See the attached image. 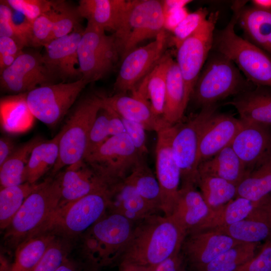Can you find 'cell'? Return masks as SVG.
Returning <instances> with one entry per match:
<instances>
[{"label":"cell","mask_w":271,"mask_h":271,"mask_svg":"<svg viewBox=\"0 0 271 271\" xmlns=\"http://www.w3.org/2000/svg\"><path fill=\"white\" fill-rule=\"evenodd\" d=\"M187 233L171 216L157 213L136 223L118 262L156 267L181 252Z\"/></svg>","instance_id":"1"},{"label":"cell","mask_w":271,"mask_h":271,"mask_svg":"<svg viewBox=\"0 0 271 271\" xmlns=\"http://www.w3.org/2000/svg\"><path fill=\"white\" fill-rule=\"evenodd\" d=\"M244 2H236L227 26L214 36L217 52L230 60L250 83L271 88V57L261 48L237 35L235 25Z\"/></svg>","instance_id":"2"},{"label":"cell","mask_w":271,"mask_h":271,"mask_svg":"<svg viewBox=\"0 0 271 271\" xmlns=\"http://www.w3.org/2000/svg\"><path fill=\"white\" fill-rule=\"evenodd\" d=\"M61 190L58 177L48 178L26 199L5 230L4 239L16 248L35 235L58 209Z\"/></svg>","instance_id":"3"},{"label":"cell","mask_w":271,"mask_h":271,"mask_svg":"<svg viewBox=\"0 0 271 271\" xmlns=\"http://www.w3.org/2000/svg\"><path fill=\"white\" fill-rule=\"evenodd\" d=\"M135 224L120 214L108 212L82 234L83 257L99 268L117 263Z\"/></svg>","instance_id":"4"},{"label":"cell","mask_w":271,"mask_h":271,"mask_svg":"<svg viewBox=\"0 0 271 271\" xmlns=\"http://www.w3.org/2000/svg\"><path fill=\"white\" fill-rule=\"evenodd\" d=\"M110 187L58 207L35 235L48 232L67 238L83 234L108 212Z\"/></svg>","instance_id":"5"},{"label":"cell","mask_w":271,"mask_h":271,"mask_svg":"<svg viewBox=\"0 0 271 271\" xmlns=\"http://www.w3.org/2000/svg\"><path fill=\"white\" fill-rule=\"evenodd\" d=\"M249 83L230 60L217 52L203 67L192 96L202 108L215 105L227 97L248 89Z\"/></svg>","instance_id":"6"},{"label":"cell","mask_w":271,"mask_h":271,"mask_svg":"<svg viewBox=\"0 0 271 271\" xmlns=\"http://www.w3.org/2000/svg\"><path fill=\"white\" fill-rule=\"evenodd\" d=\"M164 30L163 1L129 0L121 26L113 35L122 59L139 43Z\"/></svg>","instance_id":"7"},{"label":"cell","mask_w":271,"mask_h":271,"mask_svg":"<svg viewBox=\"0 0 271 271\" xmlns=\"http://www.w3.org/2000/svg\"><path fill=\"white\" fill-rule=\"evenodd\" d=\"M100 95L82 100L75 107L66 123L59 143L57 161L52 169L55 175L63 168L83 160L92 124L101 107Z\"/></svg>","instance_id":"8"},{"label":"cell","mask_w":271,"mask_h":271,"mask_svg":"<svg viewBox=\"0 0 271 271\" xmlns=\"http://www.w3.org/2000/svg\"><path fill=\"white\" fill-rule=\"evenodd\" d=\"M79 70L89 83L103 78L113 69L120 56L113 35L87 22L78 46Z\"/></svg>","instance_id":"9"},{"label":"cell","mask_w":271,"mask_h":271,"mask_svg":"<svg viewBox=\"0 0 271 271\" xmlns=\"http://www.w3.org/2000/svg\"><path fill=\"white\" fill-rule=\"evenodd\" d=\"M89 82L81 78L71 82L39 86L26 93L33 116L50 127L57 125Z\"/></svg>","instance_id":"10"},{"label":"cell","mask_w":271,"mask_h":271,"mask_svg":"<svg viewBox=\"0 0 271 271\" xmlns=\"http://www.w3.org/2000/svg\"><path fill=\"white\" fill-rule=\"evenodd\" d=\"M143 158L124 133L110 137L83 160L112 185L123 180Z\"/></svg>","instance_id":"11"},{"label":"cell","mask_w":271,"mask_h":271,"mask_svg":"<svg viewBox=\"0 0 271 271\" xmlns=\"http://www.w3.org/2000/svg\"><path fill=\"white\" fill-rule=\"evenodd\" d=\"M219 15L218 11L211 13L197 30L177 48L176 62L184 82L188 103L213 47L215 28Z\"/></svg>","instance_id":"12"},{"label":"cell","mask_w":271,"mask_h":271,"mask_svg":"<svg viewBox=\"0 0 271 271\" xmlns=\"http://www.w3.org/2000/svg\"><path fill=\"white\" fill-rule=\"evenodd\" d=\"M216 105L203 107L187 122L177 124L172 151L181 171V185L190 184L197 186L200 139L208 122L216 113Z\"/></svg>","instance_id":"13"},{"label":"cell","mask_w":271,"mask_h":271,"mask_svg":"<svg viewBox=\"0 0 271 271\" xmlns=\"http://www.w3.org/2000/svg\"><path fill=\"white\" fill-rule=\"evenodd\" d=\"M167 42L166 31L143 47H137L122 59L114 84L115 93H132L165 54Z\"/></svg>","instance_id":"14"},{"label":"cell","mask_w":271,"mask_h":271,"mask_svg":"<svg viewBox=\"0 0 271 271\" xmlns=\"http://www.w3.org/2000/svg\"><path fill=\"white\" fill-rule=\"evenodd\" d=\"M177 124L167 126L157 133L156 169L162 196V211L171 216L177 202L181 182L180 170L174 159L172 142Z\"/></svg>","instance_id":"15"},{"label":"cell","mask_w":271,"mask_h":271,"mask_svg":"<svg viewBox=\"0 0 271 271\" xmlns=\"http://www.w3.org/2000/svg\"><path fill=\"white\" fill-rule=\"evenodd\" d=\"M0 73L1 90L18 94L53 84L56 78L45 65L43 55L37 52H23Z\"/></svg>","instance_id":"16"},{"label":"cell","mask_w":271,"mask_h":271,"mask_svg":"<svg viewBox=\"0 0 271 271\" xmlns=\"http://www.w3.org/2000/svg\"><path fill=\"white\" fill-rule=\"evenodd\" d=\"M242 242L212 230L188 234L181 249L185 262L196 271L222 253Z\"/></svg>","instance_id":"17"},{"label":"cell","mask_w":271,"mask_h":271,"mask_svg":"<svg viewBox=\"0 0 271 271\" xmlns=\"http://www.w3.org/2000/svg\"><path fill=\"white\" fill-rule=\"evenodd\" d=\"M84 30L77 29L46 45L43 59L48 70L63 81L79 77L78 46Z\"/></svg>","instance_id":"18"},{"label":"cell","mask_w":271,"mask_h":271,"mask_svg":"<svg viewBox=\"0 0 271 271\" xmlns=\"http://www.w3.org/2000/svg\"><path fill=\"white\" fill-rule=\"evenodd\" d=\"M243 123L231 146L249 174L271 157V129L267 126Z\"/></svg>","instance_id":"19"},{"label":"cell","mask_w":271,"mask_h":271,"mask_svg":"<svg viewBox=\"0 0 271 271\" xmlns=\"http://www.w3.org/2000/svg\"><path fill=\"white\" fill-rule=\"evenodd\" d=\"M57 177L61 190L58 207L111 186L84 160L67 167Z\"/></svg>","instance_id":"20"},{"label":"cell","mask_w":271,"mask_h":271,"mask_svg":"<svg viewBox=\"0 0 271 271\" xmlns=\"http://www.w3.org/2000/svg\"><path fill=\"white\" fill-rule=\"evenodd\" d=\"M244 123L240 119L215 113L205 127L200 139L198 163L212 157L231 145Z\"/></svg>","instance_id":"21"},{"label":"cell","mask_w":271,"mask_h":271,"mask_svg":"<svg viewBox=\"0 0 271 271\" xmlns=\"http://www.w3.org/2000/svg\"><path fill=\"white\" fill-rule=\"evenodd\" d=\"M102 103L114 111L120 116L141 124L146 130L158 132L172 126L162 116L156 115L149 102L140 97L115 93L111 96L100 95Z\"/></svg>","instance_id":"22"},{"label":"cell","mask_w":271,"mask_h":271,"mask_svg":"<svg viewBox=\"0 0 271 271\" xmlns=\"http://www.w3.org/2000/svg\"><path fill=\"white\" fill-rule=\"evenodd\" d=\"M196 187L190 184L181 185L177 202L171 215L185 230L187 235L196 231L210 212Z\"/></svg>","instance_id":"23"},{"label":"cell","mask_w":271,"mask_h":271,"mask_svg":"<svg viewBox=\"0 0 271 271\" xmlns=\"http://www.w3.org/2000/svg\"><path fill=\"white\" fill-rule=\"evenodd\" d=\"M128 1L80 0L77 7L81 18L105 31L116 32L121 26Z\"/></svg>","instance_id":"24"},{"label":"cell","mask_w":271,"mask_h":271,"mask_svg":"<svg viewBox=\"0 0 271 271\" xmlns=\"http://www.w3.org/2000/svg\"><path fill=\"white\" fill-rule=\"evenodd\" d=\"M226 104L236 109L239 119L244 123L271 125V91L260 86L248 89Z\"/></svg>","instance_id":"25"},{"label":"cell","mask_w":271,"mask_h":271,"mask_svg":"<svg viewBox=\"0 0 271 271\" xmlns=\"http://www.w3.org/2000/svg\"><path fill=\"white\" fill-rule=\"evenodd\" d=\"M111 192L108 212L120 214L134 223L157 213L125 179L111 185Z\"/></svg>","instance_id":"26"},{"label":"cell","mask_w":271,"mask_h":271,"mask_svg":"<svg viewBox=\"0 0 271 271\" xmlns=\"http://www.w3.org/2000/svg\"><path fill=\"white\" fill-rule=\"evenodd\" d=\"M173 59L169 53H165L152 71L139 83L132 95L148 100L154 112L163 117L165 104L167 74Z\"/></svg>","instance_id":"27"},{"label":"cell","mask_w":271,"mask_h":271,"mask_svg":"<svg viewBox=\"0 0 271 271\" xmlns=\"http://www.w3.org/2000/svg\"><path fill=\"white\" fill-rule=\"evenodd\" d=\"M198 171V174L217 177L237 186L248 175L244 165L231 145L201 162Z\"/></svg>","instance_id":"28"},{"label":"cell","mask_w":271,"mask_h":271,"mask_svg":"<svg viewBox=\"0 0 271 271\" xmlns=\"http://www.w3.org/2000/svg\"><path fill=\"white\" fill-rule=\"evenodd\" d=\"M187 104L184 82L177 62L172 59L167 74L164 119L170 125H176L182 119Z\"/></svg>","instance_id":"29"},{"label":"cell","mask_w":271,"mask_h":271,"mask_svg":"<svg viewBox=\"0 0 271 271\" xmlns=\"http://www.w3.org/2000/svg\"><path fill=\"white\" fill-rule=\"evenodd\" d=\"M237 22L251 43L271 54V11L243 7Z\"/></svg>","instance_id":"30"},{"label":"cell","mask_w":271,"mask_h":271,"mask_svg":"<svg viewBox=\"0 0 271 271\" xmlns=\"http://www.w3.org/2000/svg\"><path fill=\"white\" fill-rule=\"evenodd\" d=\"M64 128L52 139L43 141L33 150L26 167L25 182L36 183L56 163L59 153V143Z\"/></svg>","instance_id":"31"},{"label":"cell","mask_w":271,"mask_h":271,"mask_svg":"<svg viewBox=\"0 0 271 271\" xmlns=\"http://www.w3.org/2000/svg\"><path fill=\"white\" fill-rule=\"evenodd\" d=\"M57 235L43 232L26 239L15 248L14 261L8 271H32Z\"/></svg>","instance_id":"32"},{"label":"cell","mask_w":271,"mask_h":271,"mask_svg":"<svg viewBox=\"0 0 271 271\" xmlns=\"http://www.w3.org/2000/svg\"><path fill=\"white\" fill-rule=\"evenodd\" d=\"M124 179L134 187L155 211H162L160 186L144 158L138 162Z\"/></svg>","instance_id":"33"},{"label":"cell","mask_w":271,"mask_h":271,"mask_svg":"<svg viewBox=\"0 0 271 271\" xmlns=\"http://www.w3.org/2000/svg\"><path fill=\"white\" fill-rule=\"evenodd\" d=\"M44 141L36 136L17 147L14 153L0 166L1 189L21 184L24 174L33 149Z\"/></svg>","instance_id":"34"},{"label":"cell","mask_w":271,"mask_h":271,"mask_svg":"<svg viewBox=\"0 0 271 271\" xmlns=\"http://www.w3.org/2000/svg\"><path fill=\"white\" fill-rule=\"evenodd\" d=\"M253 207V202L236 197L224 205L210 212L195 232L213 229L233 224L246 218Z\"/></svg>","instance_id":"35"},{"label":"cell","mask_w":271,"mask_h":271,"mask_svg":"<svg viewBox=\"0 0 271 271\" xmlns=\"http://www.w3.org/2000/svg\"><path fill=\"white\" fill-rule=\"evenodd\" d=\"M26 93L18 94L1 100V117L3 128L18 132L30 126L34 117L26 102Z\"/></svg>","instance_id":"36"},{"label":"cell","mask_w":271,"mask_h":271,"mask_svg":"<svg viewBox=\"0 0 271 271\" xmlns=\"http://www.w3.org/2000/svg\"><path fill=\"white\" fill-rule=\"evenodd\" d=\"M271 192V157L253 170L237 186V196L256 202Z\"/></svg>","instance_id":"37"},{"label":"cell","mask_w":271,"mask_h":271,"mask_svg":"<svg viewBox=\"0 0 271 271\" xmlns=\"http://www.w3.org/2000/svg\"><path fill=\"white\" fill-rule=\"evenodd\" d=\"M197 186L211 210L224 205L237 196V186L217 177L198 174Z\"/></svg>","instance_id":"38"},{"label":"cell","mask_w":271,"mask_h":271,"mask_svg":"<svg viewBox=\"0 0 271 271\" xmlns=\"http://www.w3.org/2000/svg\"><path fill=\"white\" fill-rule=\"evenodd\" d=\"M41 185L25 182L1 189L0 227L5 230L27 197Z\"/></svg>","instance_id":"39"},{"label":"cell","mask_w":271,"mask_h":271,"mask_svg":"<svg viewBox=\"0 0 271 271\" xmlns=\"http://www.w3.org/2000/svg\"><path fill=\"white\" fill-rule=\"evenodd\" d=\"M258 243L240 242L220 254L198 271H236L255 256Z\"/></svg>","instance_id":"40"},{"label":"cell","mask_w":271,"mask_h":271,"mask_svg":"<svg viewBox=\"0 0 271 271\" xmlns=\"http://www.w3.org/2000/svg\"><path fill=\"white\" fill-rule=\"evenodd\" d=\"M210 230L246 243H259L271 236V228L267 223L250 218Z\"/></svg>","instance_id":"41"},{"label":"cell","mask_w":271,"mask_h":271,"mask_svg":"<svg viewBox=\"0 0 271 271\" xmlns=\"http://www.w3.org/2000/svg\"><path fill=\"white\" fill-rule=\"evenodd\" d=\"M52 10L54 21L51 41L70 34L74 29H80L77 28L81 18L77 7L64 1H52Z\"/></svg>","instance_id":"42"},{"label":"cell","mask_w":271,"mask_h":271,"mask_svg":"<svg viewBox=\"0 0 271 271\" xmlns=\"http://www.w3.org/2000/svg\"><path fill=\"white\" fill-rule=\"evenodd\" d=\"M54 16L51 9L32 22L27 21L26 38L28 46L44 47L51 41Z\"/></svg>","instance_id":"43"},{"label":"cell","mask_w":271,"mask_h":271,"mask_svg":"<svg viewBox=\"0 0 271 271\" xmlns=\"http://www.w3.org/2000/svg\"><path fill=\"white\" fill-rule=\"evenodd\" d=\"M70 248L66 238L57 236L32 271H55L69 257Z\"/></svg>","instance_id":"44"},{"label":"cell","mask_w":271,"mask_h":271,"mask_svg":"<svg viewBox=\"0 0 271 271\" xmlns=\"http://www.w3.org/2000/svg\"><path fill=\"white\" fill-rule=\"evenodd\" d=\"M27 22L16 24L13 20L12 9L7 5H0V37L11 38L23 48L28 46L26 38Z\"/></svg>","instance_id":"45"},{"label":"cell","mask_w":271,"mask_h":271,"mask_svg":"<svg viewBox=\"0 0 271 271\" xmlns=\"http://www.w3.org/2000/svg\"><path fill=\"white\" fill-rule=\"evenodd\" d=\"M109 111L102 104L90 130L84 158L110 137L109 131Z\"/></svg>","instance_id":"46"},{"label":"cell","mask_w":271,"mask_h":271,"mask_svg":"<svg viewBox=\"0 0 271 271\" xmlns=\"http://www.w3.org/2000/svg\"><path fill=\"white\" fill-rule=\"evenodd\" d=\"M209 15L205 8H200L192 13H189L172 32L173 43L176 48L197 30L206 21Z\"/></svg>","instance_id":"47"},{"label":"cell","mask_w":271,"mask_h":271,"mask_svg":"<svg viewBox=\"0 0 271 271\" xmlns=\"http://www.w3.org/2000/svg\"><path fill=\"white\" fill-rule=\"evenodd\" d=\"M1 3L22 14L29 22L49 12L52 5V1L47 0H5Z\"/></svg>","instance_id":"48"},{"label":"cell","mask_w":271,"mask_h":271,"mask_svg":"<svg viewBox=\"0 0 271 271\" xmlns=\"http://www.w3.org/2000/svg\"><path fill=\"white\" fill-rule=\"evenodd\" d=\"M14 39L0 37V72L10 67L24 52Z\"/></svg>","instance_id":"49"},{"label":"cell","mask_w":271,"mask_h":271,"mask_svg":"<svg viewBox=\"0 0 271 271\" xmlns=\"http://www.w3.org/2000/svg\"><path fill=\"white\" fill-rule=\"evenodd\" d=\"M236 271H271V240L251 260Z\"/></svg>","instance_id":"50"},{"label":"cell","mask_w":271,"mask_h":271,"mask_svg":"<svg viewBox=\"0 0 271 271\" xmlns=\"http://www.w3.org/2000/svg\"><path fill=\"white\" fill-rule=\"evenodd\" d=\"M125 133L129 137L136 148L143 156L147 154L145 128L140 123L121 116Z\"/></svg>","instance_id":"51"},{"label":"cell","mask_w":271,"mask_h":271,"mask_svg":"<svg viewBox=\"0 0 271 271\" xmlns=\"http://www.w3.org/2000/svg\"><path fill=\"white\" fill-rule=\"evenodd\" d=\"M247 218L264 222L271 228V197L268 195L253 203V209Z\"/></svg>","instance_id":"52"},{"label":"cell","mask_w":271,"mask_h":271,"mask_svg":"<svg viewBox=\"0 0 271 271\" xmlns=\"http://www.w3.org/2000/svg\"><path fill=\"white\" fill-rule=\"evenodd\" d=\"M189 14L186 7L164 11V29L172 33Z\"/></svg>","instance_id":"53"},{"label":"cell","mask_w":271,"mask_h":271,"mask_svg":"<svg viewBox=\"0 0 271 271\" xmlns=\"http://www.w3.org/2000/svg\"><path fill=\"white\" fill-rule=\"evenodd\" d=\"M98 268L86 259L77 261L69 256L55 271H96Z\"/></svg>","instance_id":"54"},{"label":"cell","mask_w":271,"mask_h":271,"mask_svg":"<svg viewBox=\"0 0 271 271\" xmlns=\"http://www.w3.org/2000/svg\"><path fill=\"white\" fill-rule=\"evenodd\" d=\"M185 263L180 252L158 264L155 267L154 271H182L185 269Z\"/></svg>","instance_id":"55"},{"label":"cell","mask_w":271,"mask_h":271,"mask_svg":"<svg viewBox=\"0 0 271 271\" xmlns=\"http://www.w3.org/2000/svg\"><path fill=\"white\" fill-rule=\"evenodd\" d=\"M102 104L109 111V131L110 137L125 133V128L120 116L110 108L102 103Z\"/></svg>","instance_id":"56"},{"label":"cell","mask_w":271,"mask_h":271,"mask_svg":"<svg viewBox=\"0 0 271 271\" xmlns=\"http://www.w3.org/2000/svg\"><path fill=\"white\" fill-rule=\"evenodd\" d=\"M18 146L13 139L8 137L0 139V166L14 153Z\"/></svg>","instance_id":"57"},{"label":"cell","mask_w":271,"mask_h":271,"mask_svg":"<svg viewBox=\"0 0 271 271\" xmlns=\"http://www.w3.org/2000/svg\"><path fill=\"white\" fill-rule=\"evenodd\" d=\"M118 265V271H154L155 268L124 261L119 262Z\"/></svg>","instance_id":"58"},{"label":"cell","mask_w":271,"mask_h":271,"mask_svg":"<svg viewBox=\"0 0 271 271\" xmlns=\"http://www.w3.org/2000/svg\"><path fill=\"white\" fill-rule=\"evenodd\" d=\"M192 1L190 0H164L163 1L164 11L186 7V6L190 3Z\"/></svg>","instance_id":"59"},{"label":"cell","mask_w":271,"mask_h":271,"mask_svg":"<svg viewBox=\"0 0 271 271\" xmlns=\"http://www.w3.org/2000/svg\"><path fill=\"white\" fill-rule=\"evenodd\" d=\"M253 6L264 11H271V0H253Z\"/></svg>","instance_id":"60"},{"label":"cell","mask_w":271,"mask_h":271,"mask_svg":"<svg viewBox=\"0 0 271 271\" xmlns=\"http://www.w3.org/2000/svg\"><path fill=\"white\" fill-rule=\"evenodd\" d=\"M10 263L6 258L4 257H1L0 271H8Z\"/></svg>","instance_id":"61"},{"label":"cell","mask_w":271,"mask_h":271,"mask_svg":"<svg viewBox=\"0 0 271 271\" xmlns=\"http://www.w3.org/2000/svg\"><path fill=\"white\" fill-rule=\"evenodd\" d=\"M182 271H187V270H186L185 269H185H184V270H183Z\"/></svg>","instance_id":"62"}]
</instances>
